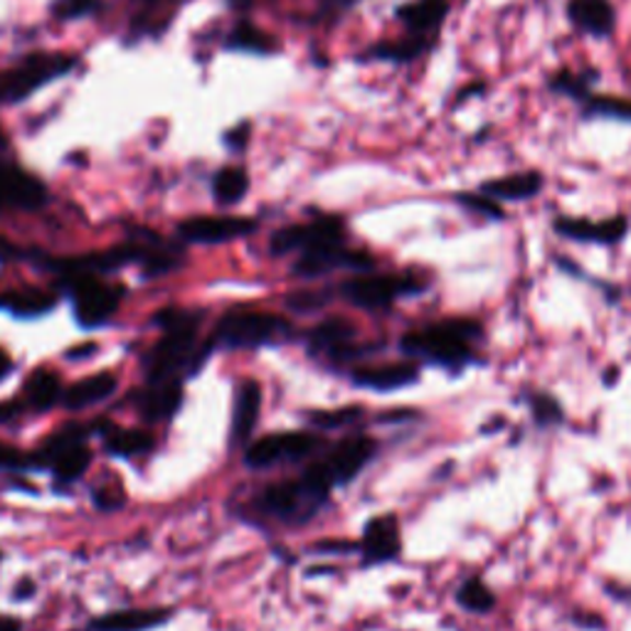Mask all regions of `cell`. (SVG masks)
<instances>
[{"label":"cell","instance_id":"1","mask_svg":"<svg viewBox=\"0 0 631 631\" xmlns=\"http://www.w3.org/2000/svg\"><path fill=\"white\" fill-rule=\"evenodd\" d=\"M200 321V311L175 309V306H168L161 313H156V323L158 329L163 331V335L153 343V348L144 355L146 382L181 380L183 375H191L203 368L207 355L215 348V341L197 343Z\"/></svg>","mask_w":631,"mask_h":631},{"label":"cell","instance_id":"2","mask_svg":"<svg viewBox=\"0 0 631 631\" xmlns=\"http://www.w3.org/2000/svg\"><path fill=\"white\" fill-rule=\"evenodd\" d=\"M339 486H343L339 471L323 454L296 479L276 481L262 489L252 498L250 510L254 516L284 523V526L286 523H306L325 506L333 489Z\"/></svg>","mask_w":631,"mask_h":631},{"label":"cell","instance_id":"3","mask_svg":"<svg viewBox=\"0 0 631 631\" xmlns=\"http://www.w3.org/2000/svg\"><path fill=\"white\" fill-rule=\"evenodd\" d=\"M481 343L483 325L477 319L457 316V319L424 323L402 333L400 351L404 358L414 363L434 365L449 375H459L477 363Z\"/></svg>","mask_w":631,"mask_h":631},{"label":"cell","instance_id":"4","mask_svg":"<svg viewBox=\"0 0 631 631\" xmlns=\"http://www.w3.org/2000/svg\"><path fill=\"white\" fill-rule=\"evenodd\" d=\"M451 13V0H410L394 10L404 33L394 43H380L370 47L363 59L370 62L410 65L427 57L439 45L441 30Z\"/></svg>","mask_w":631,"mask_h":631},{"label":"cell","instance_id":"5","mask_svg":"<svg viewBox=\"0 0 631 631\" xmlns=\"http://www.w3.org/2000/svg\"><path fill=\"white\" fill-rule=\"evenodd\" d=\"M429 289V282L417 272L394 274H360L341 284V296L365 311H388L392 303L408 296H420Z\"/></svg>","mask_w":631,"mask_h":631},{"label":"cell","instance_id":"6","mask_svg":"<svg viewBox=\"0 0 631 631\" xmlns=\"http://www.w3.org/2000/svg\"><path fill=\"white\" fill-rule=\"evenodd\" d=\"M291 335V323L279 313L234 309L217 321L213 341L225 348H262Z\"/></svg>","mask_w":631,"mask_h":631},{"label":"cell","instance_id":"7","mask_svg":"<svg viewBox=\"0 0 631 631\" xmlns=\"http://www.w3.org/2000/svg\"><path fill=\"white\" fill-rule=\"evenodd\" d=\"M92 432L84 424H67L53 437H47L39 451H35L37 467L53 473L57 483H74L87 473L92 463V451L84 444L87 434Z\"/></svg>","mask_w":631,"mask_h":631},{"label":"cell","instance_id":"8","mask_svg":"<svg viewBox=\"0 0 631 631\" xmlns=\"http://www.w3.org/2000/svg\"><path fill=\"white\" fill-rule=\"evenodd\" d=\"M77 323L82 329H102L124 301V289L118 284H106L96 274H79L62 279Z\"/></svg>","mask_w":631,"mask_h":631},{"label":"cell","instance_id":"9","mask_svg":"<svg viewBox=\"0 0 631 631\" xmlns=\"http://www.w3.org/2000/svg\"><path fill=\"white\" fill-rule=\"evenodd\" d=\"M77 57L69 55H30L18 67L8 69L0 74V102L18 104L25 96L37 92L39 87L55 82L57 77L67 74L69 69H74Z\"/></svg>","mask_w":631,"mask_h":631},{"label":"cell","instance_id":"10","mask_svg":"<svg viewBox=\"0 0 631 631\" xmlns=\"http://www.w3.org/2000/svg\"><path fill=\"white\" fill-rule=\"evenodd\" d=\"M348 232H345V222L335 215H321L316 217L313 222H301V225H289L276 230L269 240V252L274 256H286V254H303L316 246L335 244V242H348L345 240Z\"/></svg>","mask_w":631,"mask_h":631},{"label":"cell","instance_id":"11","mask_svg":"<svg viewBox=\"0 0 631 631\" xmlns=\"http://www.w3.org/2000/svg\"><path fill=\"white\" fill-rule=\"evenodd\" d=\"M319 437L309 432H276L269 437L256 439L250 449L244 451L246 467L269 469L284 461H299L319 449Z\"/></svg>","mask_w":631,"mask_h":631},{"label":"cell","instance_id":"12","mask_svg":"<svg viewBox=\"0 0 631 631\" xmlns=\"http://www.w3.org/2000/svg\"><path fill=\"white\" fill-rule=\"evenodd\" d=\"M372 266L375 260L368 252L353 250L348 242H335L299 254V260L294 264V274L301 276V279H319V276H325L335 269L370 272Z\"/></svg>","mask_w":631,"mask_h":631},{"label":"cell","instance_id":"13","mask_svg":"<svg viewBox=\"0 0 631 631\" xmlns=\"http://www.w3.org/2000/svg\"><path fill=\"white\" fill-rule=\"evenodd\" d=\"M552 232L562 240L577 242V244H597V246H615L627 240L629 234V217L615 215L605 217V220H587V217H572V215H555L552 217Z\"/></svg>","mask_w":631,"mask_h":631},{"label":"cell","instance_id":"14","mask_svg":"<svg viewBox=\"0 0 631 631\" xmlns=\"http://www.w3.org/2000/svg\"><path fill=\"white\" fill-rule=\"evenodd\" d=\"M309 343L313 353L325 355L331 360H353L372 351L370 345L358 343V329L343 316H331V319L316 325L309 335Z\"/></svg>","mask_w":631,"mask_h":631},{"label":"cell","instance_id":"15","mask_svg":"<svg viewBox=\"0 0 631 631\" xmlns=\"http://www.w3.org/2000/svg\"><path fill=\"white\" fill-rule=\"evenodd\" d=\"M256 232L252 217H191L177 225V237L187 244H222Z\"/></svg>","mask_w":631,"mask_h":631},{"label":"cell","instance_id":"16","mask_svg":"<svg viewBox=\"0 0 631 631\" xmlns=\"http://www.w3.org/2000/svg\"><path fill=\"white\" fill-rule=\"evenodd\" d=\"M358 552L363 565H382V562L398 560L402 552V530L398 516L385 513V516H375L365 523Z\"/></svg>","mask_w":631,"mask_h":631},{"label":"cell","instance_id":"17","mask_svg":"<svg viewBox=\"0 0 631 631\" xmlns=\"http://www.w3.org/2000/svg\"><path fill=\"white\" fill-rule=\"evenodd\" d=\"M47 203V187L15 163L0 161V213L37 210Z\"/></svg>","mask_w":631,"mask_h":631},{"label":"cell","instance_id":"18","mask_svg":"<svg viewBox=\"0 0 631 631\" xmlns=\"http://www.w3.org/2000/svg\"><path fill=\"white\" fill-rule=\"evenodd\" d=\"M565 15L577 35L609 39L617 33V8L611 0H567Z\"/></svg>","mask_w":631,"mask_h":631},{"label":"cell","instance_id":"19","mask_svg":"<svg viewBox=\"0 0 631 631\" xmlns=\"http://www.w3.org/2000/svg\"><path fill=\"white\" fill-rule=\"evenodd\" d=\"M355 388L372 390V392H394L404 390L420 380V363L402 360V363H382V365H360L351 372Z\"/></svg>","mask_w":631,"mask_h":631},{"label":"cell","instance_id":"20","mask_svg":"<svg viewBox=\"0 0 631 631\" xmlns=\"http://www.w3.org/2000/svg\"><path fill=\"white\" fill-rule=\"evenodd\" d=\"M546 173L538 168H528V171L508 173L501 177H489V181L479 183L477 191L489 195L496 203H528L546 191Z\"/></svg>","mask_w":631,"mask_h":631},{"label":"cell","instance_id":"21","mask_svg":"<svg viewBox=\"0 0 631 631\" xmlns=\"http://www.w3.org/2000/svg\"><path fill=\"white\" fill-rule=\"evenodd\" d=\"M183 404V385L181 380H158L146 382L141 394L136 398V408L141 412L144 422H165L181 410Z\"/></svg>","mask_w":631,"mask_h":631},{"label":"cell","instance_id":"22","mask_svg":"<svg viewBox=\"0 0 631 631\" xmlns=\"http://www.w3.org/2000/svg\"><path fill=\"white\" fill-rule=\"evenodd\" d=\"M173 617L171 609L165 607H148V609H118L108 615L96 617L89 631H148L163 627Z\"/></svg>","mask_w":631,"mask_h":631},{"label":"cell","instance_id":"23","mask_svg":"<svg viewBox=\"0 0 631 631\" xmlns=\"http://www.w3.org/2000/svg\"><path fill=\"white\" fill-rule=\"evenodd\" d=\"M116 375L114 372H94L89 375V378L77 380L72 388L65 390L62 394V404L67 410H87V408H94V404L104 402L112 398L116 392Z\"/></svg>","mask_w":631,"mask_h":631},{"label":"cell","instance_id":"24","mask_svg":"<svg viewBox=\"0 0 631 631\" xmlns=\"http://www.w3.org/2000/svg\"><path fill=\"white\" fill-rule=\"evenodd\" d=\"M57 296L47 289H37V286H23V289H13L0 294V311H8L15 319H37L55 309Z\"/></svg>","mask_w":631,"mask_h":631},{"label":"cell","instance_id":"25","mask_svg":"<svg viewBox=\"0 0 631 631\" xmlns=\"http://www.w3.org/2000/svg\"><path fill=\"white\" fill-rule=\"evenodd\" d=\"M575 106L585 122H592V118H607V122L631 124V96L601 94L597 89H589V92L577 99Z\"/></svg>","mask_w":631,"mask_h":631},{"label":"cell","instance_id":"26","mask_svg":"<svg viewBox=\"0 0 631 631\" xmlns=\"http://www.w3.org/2000/svg\"><path fill=\"white\" fill-rule=\"evenodd\" d=\"M262 410V388L254 380H244L237 390L234 410H232V441L242 444L250 439L254 424L260 420Z\"/></svg>","mask_w":631,"mask_h":631},{"label":"cell","instance_id":"27","mask_svg":"<svg viewBox=\"0 0 631 631\" xmlns=\"http://www.w3.org/2000/svg\"><path fill=\"white\" fill-rule=\"evenodd\" d=\"M601 79V72L595 65H585V67H560L555 72H550L546 84L552 94L558 96H565L570 99L572 104L577 102V99L589 92V89H597V82Z\"/></svg>","mask_w":631,"mask_h":631},{"label":"cell","instance_id":"28","mask_svg":"<svg viewBox=\"0 0 631 631\" xmlns=\"http://www.w3.org/2000/svg\"><path fill=\"white\" fill-rule=\"evenodd\" d=\"M25 404L27 410H35V412H45V410H53L55 404L62 400V380H59V375L49 368H37L30 378L25 380Z\"/></svg>","mask_w":631,"mask_h":631},{"label":"cell","instance_id":"29","mask_svg":"<svg viewBox=\"0 0 631 631\" xmlns=\"http://www.w3.org/2000/svg\"><path fill=\"white\" fill-rule=\"evenodd\" d=\"M96 429L104 434V447L106 451H112L114 457L134 459L153 449V437L144 429H118V427H106V424Z\"/></svg>","mask_w":631,"mask_h":631},{"label":"cell","instance_id":"30","mask_svg":"<svg viewBox=\"0 0 631 631\" xmlns=\"http://www.w3.org/2000/svg\"><path fill=\"white\" fill-rule=\"evenodd\" d=\"M454 601H457V607H461L463 611L479 617L491 615V611L496 609V595H493V589L479 575H471L461 582L457 592H454Z\"/></svg>","mask_w":631,"mask_h":631},{"label":"cell","instance_id":"31","mask_svg":"<svg viewBox=\"0 0 631 631\" xmlns=\"http://www.w3.org/2000/svg\"><path fill=\"white\" fill-rule=\"evenodd\" d=\"M225 47L232 53H250V55H269L276 49L274 37L262 33L260 27L252 25L250 20H242L232 27V33L227 35Z\"/></svg>","mask_w":631,"mask_h":631},{"label":"cell","instance_id":"32","mask_svg":"<svg viewBox=\"0 0 631 631\" xmlns=\"http://www.w3.org/2000/svg\"><path fill=\"white\" fill-rule=\"evenodd\" d=\"M250 191V177L240 165H225L213 177V197L220 205H237Z\"/></svg>","mask_w":631,"mask_h":631},{"label":"cell","instance_id":"33","mask_svg":"<svg viewBox=\"0 0 631 631\" xmlns=\"http://www.w3.org/2000/svg\"><path fill=\"white\" fill-rule=\"evenodd\" d=\"M526 408L530 412L532 422L538 427H558V424L565 422V410H562L560 400L555 394L542 392V390H528L526 392Z\"/></svg>","mask_w":631,"mask_h":631},{"label":"cell","instance_id":"34","mask_svg":"<svg viewBox=\"0 0 631 631\" xmlns=\"http://www.w3.org/2000/svg\"><path fill=\"white\" fill-rule=\"evenodd\" d=\"M451 200L457 203L463 210L471 213V215H479L483 220L489 222H503L506 220V210H503V205L491 200L489 195H483L479 191H457L451 195Z\"/></svg>","mask_w":631,"mask_h":631},{"label":"cell","instance_id":"35","mask_svg":"<svg viewBox=\"0 0 631 631\" xmlns=\"http://www.w3.org/2000/svg\"><path fill=\"white\" fill-rule=\"evenodd\" d=\"M363 414L360 408H339V410H321V412H311L309 420L316 427H325V429H335V427H343V424H351L355 422Z\"/></svg>","mask_w":631,"mask_h":631},{"label":"cell","instance_id":"36","mask_svg":"<svg viewBox=\"0 0 631 631\" xmlns=\"http://www.w3.org/2000/svg\"><path fill=\"white\" fill-rule=\"evenodd\" d=\"M27 469H39L35 454H25L10 444L0 441V471H27Z\"/></svg>","mask_w":631,"mask_h":631},{"label":"cell","instance_id":"37","mask_svg":"<svg viewBox=\"0 0 631 631\" xmlns=\"http://www.w3.org/2000/svg\"><path fill=\"white\" fill-rule=\"evenodd\" d=\"M99 0H55L53 13L57 20H77L84 15H94L99 10Z\"/></svg>","mask_w":631,"mask_h":631},{"label":"cell","instance_id":"38","mask_svg":"<svg viewBox=\"0 0 631 631\" xmlns=\"http://www.w3.org/2000/svg\"><path fill=\"white\" fill-rule=\"evenodd\" d=\"M325 299H329L325 294L299 291V294H291L289 299H286V303H289V309L294 311H316V309H321Z\"/></svg>","mask_w":631,"mask_h":631},{"label":"cell","instance_id":"39","mask_svg":"<svg viewBox=\"0 0 631 631\" xmlns=\"http://www.w3.org/2000/svg\"><path fill=\"white\" fill-rule=\"evenodd\" d=\"M94 501H96V506L99 508H118L124 503V491H122V486H118V483H112V486H108V483H104V486H99L96 491H94Z\"/></svg>","mask_w":631,"mask_h":631},{"label":"cell","instance_id":"40","mask_svg":"<svg viewBox=\"0 0 631 631\" xmlns=\"http://www.w3.org/2000/svg\"><path fill=\"white\" fill-rule=\"evenodd\" d=\"M250 134H252V124L250 122H242L237 124L232 131L225 134V146L230 148L232 153H242L246 144H250Z\"/></svg>","mask_w":631,"mask_h":631},{"label":"cell","instance_id":"41","mask_svg":"<svg viewBox=\"0 0 631 631\" xmlns=\"http://www.w3.org/2000/svg\"><path fill=\"white\" fill-rule=\"evenodd\" d=\"M486 82H481V79H477V82H469L467 87L461 89V92L457 94V104H461V102H469V99H473V96H481V94H486Z\"/></svg>","mask_w":631,"mask_h":631},{"label":"cell","instance_id":"42","mask_svg":"<svg viewBox=\"0 0 631 631\" xmlns=\"http://www.w3.org/2000/svg\"><path fill=\"white\" fill-rule=\"evenodd\" d=\"M27 410L25 402H0V424L15 420L18 414H23Z\"/></svg>","mask_w":631,"mask_h":631},{"label":"cell","instance_id":"43","mask_svg":"<svg viewBox=\"0 0 631 631\" xmlns=\"http://www.w3.org/2000/svg\"><path fill=\"white\" fill-rule=\"evenodd\" d=\"M96 353V343H79V348L67 351V358L69 360H77V358H89V355Z\"/></svg>","mask_w":631,"mask_h":631},{"label":"cell","instance_id":"44","mask_svg":"<svg viewBox=\"0 0 631 631\" xmlns=\"http://www.w3.org/2000/svg\"><path fill=\"white\" fill-rule=\"evenodd\" d=\"M10 372H13V358L0 348V382H3Z\"/></svg>","mask_w":631,"mask_h":631},{"label":"cell","instance_id":"45","mask_svg":"<svg viewBox=\"0 0 631 631\" xmlns=\"http://www.w3.org/2000/svg\"><path fill=\"white\" fill-rule=\"evenodd\" d=\"M0 631H20V621L15 617L0 615Z\"/></svg>","mask_w":631,"mask_h":631},{"label":"cell","instance_id":"46","mask_svg":"<svg viewBox=\"0 0 631 631\" xmlns=\"http://www.w3.org/2000/svg\"><path fill=\"white\" fill-rule=\"evenodd\" d=\"M609 595H615L621 601H629L631 605V587H609Z\"/></svg>","mask_w":631,"mask_h":631}]
</instances>
